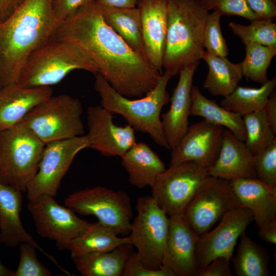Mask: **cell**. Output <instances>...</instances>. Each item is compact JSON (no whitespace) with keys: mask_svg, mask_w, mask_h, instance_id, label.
I'll use <instances>...</instances> for the list:
<instances>
[{"mask_svg":"<svg viewBox=\"0 0 276 276\" xmlns=\"http://www.w3.org/2000/svg\"><path fill=\"white\" fill-rule=\"evenodd\" d=\"M54 37L81 50L108 83L127 98L145 96L162 74L105 22L95 2L62 22Z\"/></svg>","mask_w":276,"mask_h":276,"instance_id":"1","label":"cell"},{"mask_svg":"<svg viewBox=\"0 0 276 276\" xmlns=\"http://www.w3.org/2000/svg\"><path fill=\"white\" fill-rule=\"evenodd\" d=\"M53 0H26L0 22V88L17 83L30 55L54 35L61 22Z\"/></svg>","mask_w":276,"mask_h":276,"instance_id":"2","label":"cell"},{"mask_svg":"<svg viewBox=\"0 0 276 276\" xmlns=\"http://www.w3.org/2000/svg\"><path fill=\"white\" fill-rule=\"evenodd\" d=\"M167 29L163 67L172 77L199 64L204 51L203 32L209 11L200 0H167Z\"/></svg>","mask_w":276,"mask_h":276,"instance_id":"3","label":"cell"},{"mask_svg":"<svg viewBox=\"0 0 276 276\" xmlns=\"http://www.w3.org/2000/svg\"><path fill=\"white\" fill-rule=\"evenodd\" d=\"M172 77L165 71L150 91L135 99L121 95L99 73L95 74L94 88L100 96L102 107L112 114L122 116L134 130L149 134L157 145L170 150L164 134L160 113L170 101L167 87Z\"/></svg>","mask_w":276,"mask_h":276,"instance_id":"4","label":"cell"},{"mask_svg":"<svg viewBox=\"0 0 276 276\" xmlns=\"http://www.w3.org/2000/svg\"><path fill=\"white\" fill-rule=\"evenodd\" d=\"M77 70L95 75L98 73L94 63L81 50L54 37L30 55L17 83L27 87H50Z\"/></svg>","mask_w":276,"mask_h":276,"instance_id":"5","label":"cell"},{"mask_svg":"<svg viewBox=\"0 0 276 276\" xmlns=\"http://www.w3.org/2000/svg\"><path fill=\"white\" fill-rule=\"evenodd\" d=\"M44 146L22 121L0 131V181L26 192L37 172Z\"/></svg>","mask_w":276,"mask_h":276,"instance_id":"6","label":"cell"},{"mask_svg":"<svg viewBox=\"0 0 276 276\" xmlns=\"http://www.w3.org/2000/svg\"><path fill=\"white\" fill-rule=\"evenodd\" d=\"M82 111L79 99L66 94L51 96L31 110L22 122L45 145L83 135Z\"/></svg>","mask_w":276,"mask_h":276,"instance_id":"7","label":"cell"},{"mask_svg":"<svg viewBox=\"0 0 276 276\" xmlns=\"http://www.w3.org/2000/svg\"><path fill=\"white\" fill-rule=\"evenodd\" d=\"M65 206L82 215H93L118 235L130 233L132 211L130 198L125 192L97 186L69 194Z\"/></svg>","mask_w":276,"mask_h":276,"instance_id":"8","label":"cell"},{"mask_svg":"<svg viewBox=\"0 0 276 276\" xmlns=\"http://www.w3.org/2000/svg\"><path fill=\"white\" fill-rule=\"evenodd\" d=\"M137 215L131 222L130 244L144 265L151 269L162 265L164 249L169 228V216L152 196L136 201Z\"/></svg>","mask_w":276,"mask_h":276,"instance_id":"9","label":"cell"},{"mask_svg":"<svg viewBox=\"0 0 276 276\" xmlns=\"http://www.w3.org/2000/svg\"><path fill=\"white\" fill-rule=\"evenodd\" d=\"M209 169L194 162L170 165L156 177L151 196L168 216L182 214L210 176Z\"/></svg>","mask_w":276,"mask_h":276,"instance_id":"10","label":"cell"},{"mask_svg":"<svg viewBox=\"0 0 276 276\" xmlns=\"http://www.w3.org/2000/svg\"><path fill=\"white\" fill-rule=\"evenodd\" d=\"M241 206L229 180L209 176L183 212L198 236L211 229L228 212Z\"/></svg>","mask_w":276,"mask_h":276,"instance_id":"11","label":"cell"},{"mask_svg":"<svg viewBox=\"0 0 276 276\" xmlns=\"http://www.w3.org/2000/svg\"><path fill=\"white\" fill-rule=\"evenodd\" d=\"M87 148L86 135L45 144L37 172L27 188L29 201L43 195L55 197L74 158Z\"/></svg>","mask_w":276,"mask_h":276,"instance_id":"12","label":"cell"},{"mask_svg":"<svg viewBox=\"0 0 276 276\" xmlns=\"http://www.w3.org/2000/svg\"><path fill=\"white\" fill-rule=\"evenodd\" d=\"M54 197L40 196L29 201L27 208L38 234L56 241L59 248L81 236L91 223L78 217L73 210L58 204Z\"/></svg>","mask_w":276,"mask_h":276,"instance_id":"13","label":"cell"},{"mask_svg":"<svg viewBox=\"0 0 276 276\" xmlns=\"http://www.w3.org/2000/svg\"><path fill=\"white\" fill-rule=\"evenodd\" d=\"M252 221L250 210L239 206L226 213L214 228L199 236L195 252L198 268L219 257L231 259L237 239Z\"/></svg>","mask_w":276,"mask_h":276,"instance_id":"14","label":"cell"},{"mask_svg":"<svg viewBox=\"0 0 276 276\" xmlns=\"http://www.w3.org/2000/svg\"><path fill=\"white\" fill-rule=\"evenodd\" d=\"M224 129L204 120L189 126L177 144L171 149L169 165L194 162L209 169L219 155Z\"/></svg>","mask_w":276,"mask_h":276,"instance_id":"15","label":"cell"},{"mask_svg":"<svg viewBox=\"0 0 276 276\" xmlns=\"http://www.w3.org/2000/svg\"><path fill=\"white\" fill-rule=\"evenodd\" d=\"M112 115L101 105L89 106L86 136L90 148L105 156L121 157L136 143L135 130L128 124H114Z\"/></svg>","mask_w":276,"mask_h":276,"instance_id":"16","label":"cell"},{"mask_svg":"<svg viewBox=\"0 0 276 276\" xmlns=\"http://www.w3.org/2000/svg\"><path fill=\"white\" fill-rule=\"evenodd\" d=\"M199 238L182 213L169 216L162 265L171 268L175 275L195 276L198 269L195 252Z\"/></svg>","mask_w":276,"mask_h":276,"instance_id":"17","label":"cell"},{"mask_svg":"<svg viewBox=\"0 0 276 276\" xmlns=\"http://www.w3.org/2000/svg\"><path fill=\"white\" fill-rule=\"evenodd\" d=\"M137 7L145 57L162 74L167 29V0H140Z\"/></svg>","mask_w":276,"mask_h":276,"instance_id":"18","label":"cell"},{"mask_svg":"<svg viewBox=\"0 0 276 276\" xmlns=\"http://www.w3.org/2000/svg\"><path fill=\"white\" fill-rule=\"evenodd\" d=\"M22 192L0 181V243L15 247L21 243L30 244L49 258L63 272L55 258L45 251L29 234L21 222Z\"/></svg>","mask_w":276,"mask_h":276,"instance_id":"19","label":"cell"},{"mask_svg":"<svg viewBox=\"0 0 276 276\" xmlns=\"http://www.w3.org/2000/svg\"><path fill=\"white\" fill-rule=\"evenodd\" d=\"M199 64L187 66L179 73V79L168 111L160 116L164 134L170 150L180 140L189 127L191 91L194 73Z\"/></svg>","mask_w":276,"mask_h":276,"instance_id":"20","label":"cell"},{"mask_svg":"<svg viewBox=\"0 0 276 276\" xmlns=\"http://www.w3.org/2000/svg\"><path fill=\"white\" fill-rule=\"evenodd\" d=\"M209 175L231 180L239 178H257L254 154L244 141L224 129L219 155L209 169Z\"/></svg>","mask_w":276,"mask_h":276,"instance_id":"21","label":"cell"},{"mask_svg":"<svg viewBox=\"0 0 276 276\" xmlns=\"http://www.w3.org/2000/svg\"><path fill=\"white\" fill-rule=\"evenodd\" d=\"M52 94L50 87H27L17 83L0 88V131L21 122Z\"/></svg>","mask_w":276,"mask_h":276,"instance_id":"22","label":"cell"},{"mask_svg":"<svg viewBox=\"0 0 276 276\" xmlns=\"http://www.w3.org/2000/svg\"><path fill=\"white\" fill-rule=\"evenodd\" d=\"M229 181L241 206L250 210L259 228L276 217V187L257 178H239Z\"/></svg>","mask_w":276,"mask_h":276,"instance_id":"23","label":"cell"},{"mask_svg":"<svg viewBox=\"0 0 276 276\" xmlns=\"http://www.w3.org/2000/svg\"><path fill=\"white\" fill-rule=\"evenodd\" d=\"M121 158L130 183L138 189L151 187L157 176L166 169L159 156L143 142H136Z\"/></svg>","mask_w":276,"mask_h":276,"instance_id":"24","label":"cell"},{"mask_svg":"<svg viewBox=\"0 0 276 276\" xmlns=\"http://www.w3.org/2000/svg\"><path fill=\"white\" fill-rule=\"evenodd\" d=\"M130 244L111 250L71 257L77 270L83 276H122L126 262L133 252Z\"/></svg>","mask_w":276,"mask_h":276,"instance_id":"25","label":"cell"},{"mask_svg":"<svg viewBox=\"0 0 276 276\" xmlns=\"http://www.w3.org/2000/svg\"><path fill=\"white\" fill-rule=\"evenodd\" d=\"M191 98L190 116L201 117L210 123L225 127L236 137L244 142L246 132L242 116L209 99L193 85Z\"/></svg>","mask_w":276,"mask_h":276,"instance_id":"26","label":"cell"},{"mask_svg":"<svg viewBox=\"0 0 276 276\" xmlns=\"http://www.w3.org/2000/svg\"><path fill=\"white\" fill-rule=\"evenodd\" d=\"M201 59L208 66V73L203 87L214 96L223 97L229 95L242 77L241 63H234L226 57H221L204 51Z\"/></svg>","mask_w":276,"mask_h":276,"instance_id":"27","label":"cell"},{"mask_svg":"<svg viewBox=\"0 0 276 276\" xmlns=\"http://www.w3.org/2000/svg\"><path fill=\"white\" fill-rule=\"evenodd\" d=\"M118 236L110 228L98 221L91 223L81 236L64 243L59 249H67L71 257H74L107 251L123 244H130L129 236Z\"/></svg>","mask_w":276,"mask_h":276,"instance_id":"28","label":"cell"},{"mask_svg":"<svg viewBox=\"0 0 276 276\" xmlns=\"http://www.w3.org/2000/svg\"><path fill=\"white\" fill-rule=\"evenodd\" d=\"M98 7L105 22L132 49L145 57L139 8Z\"/></svg>","mask_w":276,"mask_h":276,"instance_id":"29","label":"cell"},{"mask_svg":"<svg viewBox=\"0 0 276 276\" xmlns=\"http://www.w3.org/2000/svg\"><path fill=\"white\" fill-rule=\"evenodd\" d=\"M275 86V77L259 88L237 86L221 101L220 106L243 117L262 109Z\"/></svg>","mask_w":276,"mask_h":276,"instance_id":"30","label":"cell"},{"mask_svg":"<svg viewBox=\"0 0 276 276\" xmlns=\"http://www.w3.org/2000/svg\"><path fill=\"white\" fill-rule=\"evenodd\" d=\"M238 250L231 260L238 276H267L268 258L264 250L245 233L240 237Z\"/></svg>","mask_w":276,"mask_h":276,"instance_id":"31","label":"cell"},{"mask_svg":"<svg viewBox=\"0 0 276 276\" xmlns=\"http://www.w3.org/2000/svg\"><path fill=\"white\" fill-rule=\"evenodd\" d=\"M245 45V56L241 62L243 76L247 80L263 84L269 80L267 70L276 55V47L258 43Z\"/></svg>","mask_w":276,"mask_h":276,"instance_id":"32","label":"cell"},{"mask_svg":"<svg viewBox=\"0 0 276 276\" xmlns=\"http://www.w3.org/2000/svg\"><path fill=\"white\" fill-rule=\"evenodd\" d=\"M248 150L255 154L263 150L276 139V132L269 124L262 109L243 116Z\"/></svg>","mask_w":276,"mask_h":276,"instance_id":"33","label":"cell"},{"mask_svg":"<svg viewBox=\"0 0 276 276\" xmlns=\"http://www.w3.org/2000/svg\"><path fill=\"white\" fill-rule=\"evenodd\" d=\"M249 25L230 22L228 27L244 44L258 43L276 47V24L272 20L258 19Z\"/></svg>","mask_w":276,"mask_h":276,"instance_id":"34","label":"cell"},{"mask_svg":"<svg viewBox=\"0 0 276 276\" xmlns=\"http://www.w3.org/2000/svg\"><path fill=\"white\" fill-rule=\"evenodd\" d=\"M222 15L218 12L209 14L203 32V46L205 51L221 57H226L228 50L220 27Z\"/></svg>","mask_w":276,"mask_h":276,"instance_id":"35","label":"cell"},{"mask_svg":"<svg viewBox=\"0 0 276 276\" xmlns=\"http://www.w3.org/2000/svg\"><path fill=\"white\" fill-rule=\"evenodd\" d=\"M254 165L257 178L270 187H276V139L254 154Z\"/></svg>","mask_w":276,"mask_h":276,"instance_id":"36","label":"cell"},{"mask_svg":"<svg viewBox=\"0 0 276 276\" xmlns=\"http://www.w3.org/2000/svg\"><path fill=\"white\" fill-rule=\"evenodd\" d=\"M20 260L13 276H51V271L37 259L35 247L21 243L19 245Z\"/></svg>","mask_w":276,"mask_h":276,"instance_id":"37","label":"cell"},{"mask_svg":"<svg viewBox=\"0 0 276 276\" xmlns=\"http://www.w3.org/2000/svg\"><path fill=\"white\" fill-rule=\"evenodd\" d=\"M208 11L213 10L221 15L239 16L250 21L260 19L251 11L245 0H200Z\"/></svg>","mask_w":276,"mask_h":276,"instance_id":"38","label":"cell"},{"mask_svg":"<svg viewBox=\"0 0 276 276\" xmlns=\"http://www.w3.org/2000/svg\"><path fill=\"white\" fill-rule=\"evenodd\" d=\"M122 276H175L169 267L162 265L157 269L146 267L136 252L133 251L128 259Z\"/></svg>","mask_w":276,"mask_h":276,"instance_id":"39","label":"cell"},{"mask_svg":"<svg viewBox=\"0 0 276 276\" xmlns=\"http://www.w3.org/2000/svg\"><path fill=\"white\" fill-rule=\"evenodd\" d=\"M96 0H53L52 8L56 17L63 22L75 14L81 8Z\"/></svg>","mask_w":276,"mask_h":276,"instance_id":"40","label":"cell"},{"mask_svg":"<svg viewBox=\"0 0 276 276\" xmlns=\"http://www.w3.org/2000/svg\"><path fill=\"white\" fill-rule=\"evenodd\" d=\"M231 259L219 257L204 267L198 268L195 276H232Z\"/></svg>","mask_w":276,"mask_h":276,"instance_id":"41","label":"cell"},{"mask_svg":"<svg viewBox=\"0 0 276 276\" xmlns=\"http://www.w3.org/2000/svg\"><path fill=\"white\" fill-rule=\"evenodd\" d=\"M260 19L272 20L276 17L275 2L273 0H245Z\"/></svg>","mask_w":276,"mask_h":276,"instance_id":"42","label":"cell"},{"mask_svg":"<svg viewBox=\"0 0 276 276\" xmlns=\"http://www.w3.org/2000/svg\"><path fill=\"white\" fill-rule=\"evenodd\" d=\"M258 235L260 238L269 243L276 244V217L259 228Z\"/></svg>","mask_w":276,"mask_h":276,"instance_id":"43","label":"cell"},{"mask_svg":"<svg viewBox=\"0 0 276 276\" xmlns=\"http://www.w3.org/2000/svg\"><path fill=\"white\" fill-rule=\"evenodd\" d=\"M26 0H0V22L11 16Z\"/></svg>","mask_w":276,"mask_h":276,"instance_id":"44","label":"cell"},{"mask_svg":"<svg viewBox=\"0 0 276 276\" xmlns=\"http://www.w3.org/2000/svg\"><path fill=\"white\" fill-rule=\"evenodd\" d=\"M263 110L271 128L276 132V95L273 91Z\"/></svg>","mask_w":276,"mask_h":276,"instance_id":"45","label":"cell"},{"mask_svg":"<svg viewBox=\"0 0 276 276\" xmlns=\"http://www.w3.org/2000/svg\"><path fill=\"white\" fill-rule=\"evenodd\" d=\"M140 0H96L99 7L130 9L137 7Z\"/></svg>","mask_w":276,"mask_h":276,"instance_id":"46","label":"cell"},{"mask_svg":"<svg viewBox=\"0 0 276 276\" xmlns=\"http://www.w3.org/2000/svg\"><path fill=\"white\" fill-rule=\"evenodd\" d=\"M13 271L3 265L0 261V276H13Z\"/></svg>","mask_w":276,"mask_h":276,"instance_id":"47","label":"cell"},{"mask_svg":"<svg viewBox=\"0 0 276 276\" xmlns=\"http://www.w3.org/2000/svg\"><path fill=\"white\" fill-rule=\"evenodd\" d=\"M274 2H276V0H273Z\"/></svg>","mask_w":276,"mask_h":276,"instance_id":"48","label":"cell"}]
</instances>
